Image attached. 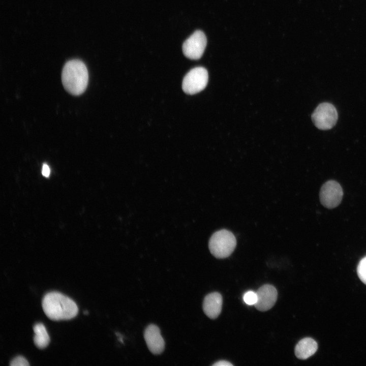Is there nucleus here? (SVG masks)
Here are the masks:
<instances>
[{
  "label": "nucleus",
  "mask_w": 366,
  "mask_h": 366,
  "mask_svg": "<svg viewBox=\"0 0 366 366\" xmlns=\"http://www.w3.org/2000/svg\"><path fill=\"white\" fill-rule=\"evenodd\" d=\"M43 310L52 320H69L77 314L76 303L70 298L57 292L46 293L42 301Z\"/></svg>",
  "instance_id": "f257e3e1"
},
{
  "label": "nucleus",
  "mask_w": 366,
  "mask_h": 366,
  "mask_svg": "<svg viewBox=\"0 0 366 366\" xmlns=\"http://www.w3.org/2000/svg\"><path fill=\"white\" fill-rule=\"evenodd\" d=\"M62 80L65 89L74 96L83 94L88 82V74L85 65L78 59L67 62L64 66Z\"/></svg>",
  "instance_id": "f03ea898"
},
{
  "label": "nucleus",
  "mask_w": 366,
  "mask_h": 366,
  "mask_svg": "<svg viewBox=\"0 0 366 366\" xmlns=\"http://www.w3.org/2000/svg\"><path fill=\"white\" fill-rule=\"evenodd\" d=\"M236 240L229 230L222 229L215 232L210 237L208 247L211 254L219 259L229 257L234 250Z\"/></svg>",
  "instance_id": "7ed1b4c3"
},
{
  "label": "nucleus",
  "mask_w": 366,
  "mask_h": 366,
  "mask_svg": "<svg viewBox=\"0 0 366 366\" xmlns=\"http://www.w3.org/2000/svg\"><path fill=\"white\" fill-rule=\"evenodd\" d=\"M338 112L331 103L323 102L320 104L312 114L314 125L319 129L326 130L331 129L337 123Z\"/></svg>",
  "instance_id": "20e7f679"
},
{
  "label": "nucleus",
  "mask_w": 366,
  "mask_h": 366,
  "mask_svg": "<svg viewBox=\"0 0 366 366\" xmlns=\"http://www.w3.org/2000/svg\"><path fill=\"white\" fill-rule=\"evenodd\" d=\"M208 79V72L204 68H194L185 76L182 83V89L187 94H197L205 88Z\"/></svg>",
  "instance_id": "39448f33"
},
{
  "label": "nucleus",
  "mask_w": 366,
  "mask_h": 366,
  "mask_svg": "<svg viewBox=\"0 0 366 366\" xmlns=\"http://www.w3.org/2000/svg\"><path fill=\"white\" fill-rule=\"evenodd\" d=\"M343 195V192L341 185L336 181L328 180L321 188L320 201L324 207L332 209L340 204Z\"/></svg>",
  "instance_id": "423d86ee"
},
{
  "label": "nucleus",
  "mask_w": 366,
  "mask_h": 366,
  "mask_svg": "<svg viewBox=\"0 0 366 366\" xmlns=\"http://www.w3.org/2000/svg\"><path fill=\"white\" fill-rule=\"evenodd\" d=\"M206 43L205 34L201 30H196L184 43L183 53L188 58L198 59L203 55Z\"/></svg>",
  "instance_id": "0eeeda50"
},
{
  "label": "nucleus",
  "mask_w": 366,
  "mask_h": 366,
  "mask_svg": "<svg viewBox=\"0 0 366 366\" xmlns=\"http://www.w3.org/2000/svg\"><path fill=\"white\" fill-rule=\"evenodd\" d=\"M257 300L254 306L260 311H266L275 304L278 293L272 285L266 284L260 287L256 292Z\"/></svg>",
  "instance_id": "6e6552de"
},
{
  "label": "nucleus",
  "mask_w": 366,
  "mask_h": 366,
  "mask_svg": "<svg viewBox=\"0 0 366 366\" xmlns=\"http://www.w3.org/2000/svg\"><path fill=\"white\" fill-rule=\"evenodd\" d=\"M144 337L147 347L152 353L160 354L164 351L165 342L157 325H149L144 331Z\"/></svg>",
  "instance_id": "1a4fd4ad"
},
{
  "label": "nucleus",
  "mask_w": 366,
  "mask_h": 366,
  "mask_svg": "<svg viewBox=\"0 0 366 366\" xmlns=\"http://www.w3.org/2000/svg\"><path fill=\"white\" fill-rule=\"evenodd\" d=\"M223 298L221 294L215 292L207 294L203 302V310L209 318L214 319L220 314L222 310Z\"/></svg>",
  "instance_id": "9d476101"
},
{
  "label": "nucleus",
  "mask_w": 366,
  "mask_h": 366,
  "mask_svg": "<svg viewBox=\"0 0 366 366\" xmlns=\"http://www.w3.org/2000/svg\"><path fill=\"white\" fill-rule=\"evenodd\" d=\"M318 349L317 342L311 338H306L298 342L295 347V355L300 359H306L313 355Z\"/></svg>",
  "instance_id": "9b49d317"
},
{
  "label": "nucleus",
  "mask_w": 366,
  "mask_h": 366,
  "mask_svg": "<svg viewBox=\"0 0 366 366\" xmlns=\"http://www.w3.org/2000/svg\"><path fill=\"white\" fill-rule=\"evenodd\" d=\"M35 333L34 342L39 349H44L49 344L50 339L44 325L41 323L36 324L33 327Z\"/></svg>",
  "instance_id": "f8f14e48"
},
{
  "label": "nucleus",
  "mask_w": 366,
  "mask_h": 366,
  "mask_svg": "<svg viewBox=\"0 0 366 366\" xmlns=\"http://www.w3.org/2000/svg\"><path fill=\"white\" fill-rule=\"evenodd\" d=\"M357 272L360 280L366 285V256L359 261L357 267Z\"/></svg>",
  "instance_id": "ddd939ff"
},
{
  "label": "nucleus",
  "mask_w": 366,
  "mask_h": 366,
  "mask_svg": "<svg viewBox=\"0 0 366 366\" xmlns=\"http://www.w3.org/2000/svg\"><path fill=\"white\" fill-rule=\"evenodd\" d=\"M243 299L246 304L254 306L257 300V293L252 291H249L244 294Z\"/></svg>",
  "instance_id": "4468645a"
},
{
  "label": "nucleus",
  "mask_w": 366,
  "mask_h": 366,
  "mask_svg": "<svg viewBox=\"0 0 366 366\" xmlns=\"http://www.w3.org/2000/svg\"><path fill=\"white\" fill-rule=\"evenodd\" d=\"M10 365L11 366H28L29 364L24 357L18 356L11 361Z\"/></svg>",
  "instance_id": "2eb2a0df"
},
{
  "label": "nucleus",
  "mask_w": 366,
  "mask_h": 366,
  "mask_svg": "<svg viewBox=\"0 0 366 366\" xmlns=\"http://www.w3.org/2000/svg\"><path fill=\"white\" fill-rule=\"evenodd\" d=\"M50 168L46 164H44L42 167V173L45 177H48L50 175Z\"/></svg>",
  "instance_id": "dca6fc26"
},
{
  "label": "nucleus",
  "mask_w": 366,
  "mask_h": 366,
  "mask_svg": "<svg viewBox=\"0 0 366 366\" xmlns=\"http://www.w3.org/2000/svg\"><path fill=\"white\" fill-rule=\"evenodd\" d=\"M213 365L215 366H231L233 365L230 362L225 360H220L215 363Z\"/></svg>",
  "instance_id": "f3484780"
},
{
  "label": "nucleus",
  "mask_w": 366,
  "mask_h": 366,
  "mask_svg": "<svg viewBox=\"0 0 366 366\" xmlns=\"http://www.w3.org/2000/svg\"><path fill=\"white\" fill-rule=\"evenodd\" d=\"M88 312H87V311H84V312H83V314H84V315H85H85H87V314H88Z\"/></svg>",
  "instance_id": "a211bd4d"
}]
</instances>
